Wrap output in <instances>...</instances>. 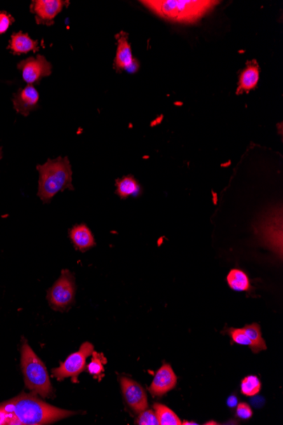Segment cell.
I'll return each instance as SVG.
<instances>
[{"label":"cell","instance_id":"6","mask_svg":"<svg viewBox=\"0 0 283 425\" xmlns=\"http://www.w3.org/2000/svg\"><path fill=\"white\" fill-rule=\"evenodd\" d=\"M95 346L90 342H85L81 346L78 351L69 356L66 361L60 364L57 368L52 370L54 377L58 380L71 378L72 382H78V375L86 367V360L94 352Z\"/></svg>","mask_w":283,"mask_h":425},{"label":"cell","instance_id":"4","mask_svg":"<svg viewBox=\"0 0 283 425\" xmlns=\"http://www.w3.org/2000/svg\"><path fill=\"white\" fill-rule=\"evenodd\" d=\"M21 365L26 386L32 393L50 398L54 391L47 368L27 342L22 346Z\"/></svg>","mask_w":283,"mask_h":425},{"label":"cell","instance_id":"8","mask_svg":"<svg viewBox=\"0 0 283 425\" xmlns=\"http://www.w3.org/2000/svg\"><path fill=\"white\" fill-rule=\"evenodd\" d=\"M67 3L62 0H35L32 2L30 10L39 25L51 26Z\"/></svg>","mask_w":283,"mask_h":425},{"label":"cell","instance_id":"2","mask_svg":"<svg viewBox=\"0 0 283 425\" xmlns=\"http://www.w3.org/2000/svg\"><path fill=\"white\" fill-rule=\"evenodd\" d=\"M141 3L168 21L193 23L199 21L219 2L210 0H149Z\"/></svg>","mask_w":283,"mask_h":425},{"label":"cell","instance_id":"21","mask_svg":"<svg viewBox=\"0 0 283 425\" xmlns=\"http://www.w3.org/2000/svg\"><path fill=\"white\" fill-rule=\"evenodd\" d=\"M261 383L256 376L249 375L242 380L241 392L246 396H254L261 391Z\"/></svg>","mask_w":283,"mask_h":425},{"label":"cell","instance_id":"18","mask_svg":"<svg viewBox=\"0 0 283 425\" xmlns=\"http://www.w3.org/2000/svg\"><path fill=\"white\" fill-rule=\"evenodd\" d=\"M244 330L251 342L250 348L254 353L266 350L268 347H266L265 339L262 337L260 325L253 323V325L245 326Z\"/></svg>","mask_w":283,"mask_h":425},{"label":"cell","instance_id":"27","mask_svg":"<svg viewBox=\"0 0 283 425\" xmlns=\"http://www.w3.org/2000/svg\"><path fill=\"white\" fill-rule=\"evenodd\" d=\"M181 424H184V425H187V424H188V425H196L197 424L196 423H193V422H184V423L181 422Z\"/></svg>","mask_w":283,"mask_h":425},{"label":"cell","instance_id":"1","mask_svg":"<svg viewBox=\"0 0 283 425\" xmlns=\"http://www.w3.org/2000/svg\"><path fill=\"white\" fill-rule=\"evenodd\" d=\"M75 414L44 403L34 393H22L0 404V425L48 424Z\"/></svg>","mask_w":283,"mask_h":425},{"label":"cell","instance_id":"10","mask_svg":"<svg viewBox=\"0 0 283 425\" xmlns=\"http://www.w3.org/2000/svg\"><path fill=\"white\" fill-rule=\"evenodd\" d=\"M117 50L115 58V70L120 71H136L137 60L133 58L130 43L128 42V35L126 32H121L116 35Z\"/></svg>","mask_w":283,"mask_h":425},{"label":"cell","instance_id":"9","mask_svg":"<svg viewBox=\"0 0 283 425\" xmlns=\"http://www.w3.org/2000/svg\"><path fill=\"white\" fill-rule=\"evenodd\" d=\"M120 386L125 400L133 411L139 414L147 410L149 407L147 394L139 383L127 377H121Z\"/></svg>","mask_w":283,"mask_h":425},{"label":"cell","instance_id":"24","mask_svg":"<svg viewBox=\"0 0 283 425\" xmlns=\"http://www.w3.org/2000/svg\"><path fill=\"white\" fill-rule=\"evenodd\" d=\"M15 22V19L7 11H0V34H6L10 27Z\"/></svg>","mask_w":283,"mask_h":425},{"label":"cell","instance_id":"28","mask_svg":"<svg viewBox=\"0 0 283 425\" xmlns=\"http://www.w3.org/2000/svg\"><path fill=\"white\" fill-rule=\"evenodd\" d=\"M3 157V148L0 147V160L2 159Z\"/></svg>","mask_w":283,"mask_h":425},{"label":"cell","instance_id":"7","mask_svg":"<svg viewBox=\"0 0 283 425\" xmlns=\"http://www.w3.org/2000/svg\"><path fill=\"white\" fill-rule=\"evenodd\" d=\"M18 68L22 72L24 82L34 86L52 74V65L43 55L23 60L18 63Z\"/></svg>","mask_w":283,"mask_h":425},{"label":"cell","instance_id":"12","mask_svg":"<svg viewBox=\"0 0 283 425\" xmlns=\"http://www.w3.org/2000/svg\"><path fill=\"white\" fill-rule=\"evenodd\" d=\"M177 377L170 364L165 363L157 371L149 392L153 398L163 396L176 387Z\"/></svg>","mask_w":283,"mask_h":425},{"label":"cell","instance_id":"13","mask_svg":"<svg viewBox=\"0 0 283 425\" xmlns=\"http://www.w3.org/2000/svg\"><path fill=\"white\" fill-rule=\"evenodd\" d=\"M258 80H260V67L256 60L247 62L246 67L241 72L238 80L237 95L253 90L257 86Z\"/></svg>","mask_w":283,"mask_h":425},{"label":"cell","instance_id":"22","mask_svg":"<svg viewBox=\"0 0 283 425\" xmlns=\"http://www.w3.org/2000/svg\"><path fill=\"white\" fill-rule=\"evenodd\" d=\"M228 334L232 338L233 342L242 346H251L248 336H247L244 329H229Z\"/></svg>","mask_w":283,"mask_h":425},{"label":"cell","instance_id":"5","mask_svg":"<svg viewBox=\"0 0 283 425\" xmlns=\"http://www.w3.org/2000/svg\"><path fill=\"white\" fill-rule=\"evenodd\" d=\"M76 283L74 275L64 269L60 277L48 291L47 299L53 309H67L75 301Z\"/></svg>","mask_w":283,"mask_h":425},{"label":"cell","instance_id":"23","mask_svg":"<svg viewBox=\"0 0 283 425\" xmlns=\"http://www.w3.org/2000/svg\"><path fill=\"white\" fill-rule=\"evenodd\" d=\"M136 424L139 425H159V421H158L155 411L148 410L147 408L146 410L139 412Z\"/></svg>","mask_w":283,"mask_h":425},{"label":"cell","instance_id":"26","mask_svg":"<svg viewBox=\"0 0 283 425\" xmlns=\"http://www.w3.org/2000/svg\"><path fill=\"white\" fill-rule=\"evenodd\" d=\"M238 400L235 396H230L228 400V405L229 407H235L237 406Z\"/></svg>","mask_w":283,"mask_h":425},{"label":"cell","instance_id":"16","mask_svg":"<svg viewBox=\"0 0 283 425\" xmlns=\"http://www.w3.org/2000/svg\"><path fill=\"white\" fill-rule=\"evenodd\" d=\"M116 194L123 200H126L129 197L139 196L142 193L139 182L130 175L117 180L116 181Z\"/></svg>","mask_w":283,"mask_h":425},{"label":"cell","instance_id":"15","mask_svg":"<svg viewBox=\"0 0 283 425\" xmlns=\"http://www.w3.org/2000/svg\"><path fill=\"white\" fill-rule=\"evenodd\" d=\"M70 238L76 248L81 252H86L96 245L91 230L87 225H76L70 230Z\"/></svg>","mask_w":283,"mask_h":425},{"label":"cell","instance_id":"3","mask_svg":"<svg viewBox=\"0 0 283 425\" xmlns=\"http://www.w3.org/2000/svg\"><path fill=\"white\" fill-rule=\"evenodd\" d=\"M39 173L38 196L43 203H50L56 194L75 189L72 184V168L68 157L48 159L38 165Z\"/></svg>","mask_w":283,"mask_h":425},{"label":"cell","instance_id":"17","mask_svg":"<svg viewBox=\"0 0 283 425\" xmlns=\"http://www.w3.org/2000/svg\"><path fill=\"white\" fill-rule=\"evenodd\" d=\"M230 288L235 291H249L251 288L250 281L244 271L240 269H233L226 278Z\"/></svg>","mask_w":283,"mask_h":425},{"label":"cell","instance_id":"14","mask_svg":"<svg viewBox=\"0 0 283 425\" xmlns=\"http://www.w3.org/2000/svg\"><path fill=\"white\" fill-rule=\"evenodd\" d=\"M8 50L16 55L27 54L29 52H37L39 50V42L22 32H15L11 35Z\"/></svg>","mask_w":283,"mask_h":425},{"label":"cell","instance_id":"25","mask_svg":"<svg viewBox=\"0 0 283 425\" xmlns=\"http://www.w3.org/2000/svg\"><path fill=\"white\" fill-rule=\"evenodd\" d=\"M236 414L238 418L247 420L251 418L253 412L248 404L242 403L237 405Z\"/></svg>","mask_w":283,"mask_h":425},{"label":"cell","instance_id":"11","mask_svg":"<svg viewBox=\"0 0 283 425\" xmlns=\"http://www.w3.org/2000/svg\"><path fill=\"white\" fill-rule=\"evenodd\" d=\"M39 93L34 85H27L25 88H19L12 101L15 112L27 116L39 107Z\"/></svg>","mask_w":283,"mask_h":425},{"label":"cell","instance_id":"19","mask_svg":"<svg viewBox=\"0 0 283 425\" xmlns=\"http://www.w3.org/2000/svg\"><path fill=\"white\" fill-rule=\"evenodd\" d=\"M158 421L160 425H180L179 417L165 405L156 403L153 406Z\"/></svg>","mask_w":283,"mask_h":425},{"label":"cell","instance_id":"20","mask_svg":"<svg viewBox=\"0 0 283 425\" xmlns=\"http://www.w3.org/2000/svg\"><path fill=\"white\" fill-rule=\"evenodd\" d=\"M92 358L87 368L88 373L94 376L95 379H98L99 382L104 377V364L107 363V359L104 358L102 353L92 352Z\"/></svg>","mask_w":283,"mask_h":425}]
</instances>
